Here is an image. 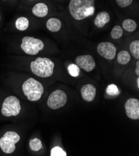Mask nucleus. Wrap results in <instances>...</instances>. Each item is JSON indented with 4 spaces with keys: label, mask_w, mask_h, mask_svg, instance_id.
<instances>
[{
    "label": "nucleus",
    "mask_w": 139,
    "mask_h": 156,
    "mask_svg": "<svg viewBox=\"0 0 139 156\" xmlns=\"http://www.w3.org/2000/svg\"><path fill=\"white\" fill-rule=\"evenodd\" d=\"M69 10L74 19L83 20L94 14L95 0H71Z\"/></svg>",
    "instance_id": "f257e3e1"
},
{
    "label": "nucleus",
    "mask_w": 139,
    "mask_h": 156,
    "mask_svg": "<svg viewBox=\"0 0 139 156\" xmlns=\"http://www.w3.org/2000/svg\"><path fill=\"white\" fill-rule=\"evenodd\" d=\"M30 68L35 75L41 78H48L53 74L54 63L48 58L38 57L31 62Z\"/></svg>",
    "instance_id": "f03ea898"
},
{
    "label": "nucleus",
    "mask_w": 139,
    "mask_h": 156,
    "mask_svg": "<svg viewBox=\"0 0 139 156\" xmlns=\"http://www.w3.org/2000/svg\"><path fill=\"white\" fill-rule=\"evenodd\" d=\"M24 95L30 101H38L44 93L42 85L33 78L26 80L22 86Z\"/></svg>",
    "instance_id": "7ed1b4c3"
},
{
    "label": "nucleus",
    "mask_w": 139,
    "mask_h": 156,
    "mask_svg": "<svg viewBox=\"0 0 139 156\" xmlns=\"http://www.w3.org/2000/svg\"><path fill=\"white\" fill-rule=\"evenodd\" d=\"M44 48V44L41 39L31 36H25L22 39L21 48L26 54L35 55Z\"/></svg>",
    "instance_id": "20e7f679"
},
{
    "label": "nucleus",
    "mask_w": 139,
    "mask_h": 156,
    "mask_svg": "<svg viewBox=\"0 0 139 156\" xmlns=\"http://www.w3.org/2000/svg\"><path fill=\"white\" fill-rule=\"evenodd\" d=\"M20 141V135L14 131H7L0 138V148L6 154H12L16 150V144Z\"/></svg>",
    "instance_id": "39448f33"
},
{
    "label": "nucleus",
    "mask_w": 139,
    "mask_h": 156,
    "mask_svg": "<svg viewBox=\"0 0 139 156\" xmlns=\"http://www.w3.org/2000/svg\"><path fill=\"white\" fill-rule=\"evenodd\" d=\"M21 106L19 99L15 96H9L5 99L2 107V113L4 116L11 117L18 115Z\"/></svg>",
    "instance_id": "423d86ee"
},
{
    "label": "nucleus",
    "mask_w": 139,
    "mask_h": 156,
    "mask_svg": "<svg viewBox=\"0 0 139 156\" xmlns=\"http://www.w3.org/2000/svg\"><path fill=\"white\" fill-rule=\"evenodd\" d=\"M68 97L66 93L63 90H57L51 93L48 97L47 104L51 109L57 110L66 105Z\"/></svg>",
    "instance_id": "0eeeda50"
},
{
    "label": "nucleus",
    "mask_w": 139,
    "mask_h": 156,
    "mask_svg": "<svg viewBox=\"0 0 139 156\" xmlns=\"http://www.w3.org/2000/svg\"><path fill=\"white\" fill-rule=\"evenodd\" d=\"M98 54L107 60H113L116 55L115 46L110 42H103L99 44L97 48Z\"/></svg>",
    "instance_id": "6e6552de"
},
{
    "label": "nucleus",
    "mask_w": 139,
    "mask_h": 156,
    "mask_svg": "<svg viewBox=\"0 0 139 156\" xmlns=\"http://www.w3.org/2000/svg\"><path fill=\"white\" fill-rule=\"evenodd\" d=\"M75 64L80 69L87 72L93 70L96 67V62L90 55H82L78 56L75 59Z\"/></svg>",
    "instance_id": "1a4fd4ad"
},
{
    "label": "nucleus",
    "mask_w": 139,
    "mask_h": 156,
    "mask_svg": "<svg viewBox=\"0 0 139 156\" xmlns=\"http://www.w3.org/2000/svg\"><path fill=\"white\" fill-rule=\"evenodd\" d=\"M126 115L131 119H139V101L136 98L129 99L125 104Z\"/></svg>",
    "instance_id": "9d476101"
},
{
    "label": "nucleus",
    "mask_w": 139,
    "mask_h": 156,
    "mask_svg": "<svg viewBox=\"0 0 139 156\" xmlns=\"http://www.w3.org/2000/svg\"><path fill=\"white\" fill-rule=\"evenodd\" d=\"M81 96L86 102H91L94 101L96 95V88L91 84H87L81 89Z\"/></svg>",
    "instance_id": "9b49d317"
},
{
    "label": "nucleus",
    "mask_w": 139,
    "mask_h": 156,
    "mask_svg": "<svg viewBox=\"0 0 139 156\" xmlns=\"http://www.w3.org/2000/svg\"><path fill=\"white\" fill-rule=\"evenodd\" d=\"M48 7L43 3L36 4L32 8L33 14L38 18H44L48 14Z\"/></svg>",
    "instance_id": "f8f14e48"
},
{
    "label": "nucleus",
    "mask_w": 139,
    "mask_h": 156,
    "mask_svg": "<svg viewBox=\"0 0 139 156\" xmlns=\"http://www.w3.org/2000/svg\"><path fill=\"white\" fill-rule=\"evenodd\" d=\"M110 15L106 11L100 12L94 20V24L98 28H102L104 26L110 21Z\"/></svg>",
    "instance_id": "ddd939ff"
},
{
    "label": "nucleus",
    "mask_w": 139,
    "mask_h": 156,
    "mask_svg": "<svg viewBox=\"0 0 139 156\" xmlns=\"http://www.w3.org/2000/svg\"><path fill=\"white\" fill-rule=\"evenodd\" d=\"M46 27L51 32H57L61 28V22L57 18H51L47 21V23H46Z\"/></svg>",
    "instance_id": "4468645a"
},
{
    "label": "nucleus",
    "mask_w": 139,
    "mask_h": 156,
    "mask_svg": "<svg viewBox=\"0 0 139 156\" xmlns=\"http://www.w3.org/2000/svg\"><path fill=\"white\" fill-rule=\"evenodd\" d=\"M29 25V21L28 19L26 17H20L18 18L16 22H15V26L16 28L20 30V31H24L26 30Z\"/></svg>",
    "instance_id": "2eb2a0df"
},
{
    "label": "nucleus",
    "mask_w": 139,
    "mask_h": 156,
    "mask_svg": "<svg viewBox=\"0 0 139 156\" xmlns=\"http://www.w3.org/2000/svg\"><path fill=\"white\" fill-rule=\"evenodd\" d=\"M130 60V54L126 51H122L117 55V61L121 65H127Z\"/></svg>",
    "instance_id": "dca6fc26"
},
{
    "label": "nucleus",
    "mask_w": 139,
    "mask_h": 156,
    "mask_svg": "<svg viewBox=\"0 0 139 156\" xmlns=\"http://www.w3.org/2000/svg\"><path fill=\"white\" fill-rule=\"evenodd\" d=\"M122 27L127 32L132 33L136 30L137 25L134 20L131 19H127L123 21Z\"/></svg>",
    "instance_id": "f3484780"
},
{
    "label": "nucleus",
    "mask_w": 139,
    "mask_h": 156,
    "mask_svg": "<svg viewBox=\"0 0 139 156\" xmlns=\"http://www.w3.org/2000/svg\"><path fill=\"white\" fill-rule=\"evenodd\" d=\"M132 55L136 59L139 58V41L136 40L132 41L129 46Z\"/></svg>",
    "instance_id": "a211bd4d"
},
{
    "label": "nucleus",
    "mask_w": 139,
    "mask_h": 156,
    "mask_svg": "<svg viewBox=\"0 0 139 156\" xmlns=\"http://www.w3.org/2000/svg\"><path fill=\"white\" fill-rule=\"evenodd\" d=\"M29 147L31 150H32L33 151L35 152H37L41 150L42 147L41 140H39L38 138L31 139L29 141Z\"/></svg>",
    "instance_id": "6ab92c4d"
},
{
    "label": "nucleus",
    "mask_w": 139,
    "mask_h": 156,
    "mask_svg": "<svg viewBox=\"0 0 139 156\" xmlns=\"http://www.w3.org/2000/svg\"><path fill=\"white\" fill-rule=\"evenodd\" d=\"M123 35V29L122 28L117 25L113 27L111 33V37L113 39H118L120 38Z\"/></svg>",
    "instance_id": "aec40b11"
},
{
    "label": "nucleus",
    "mask_w": 139,
    "mask_h": 156,
    "mask_svg": "<svg viewBox=\"0 0 139 156\" xmlns=\"http://www.w3.org/2000/svg\"><path fill=\"white\" fill-rule=\"evenodd\" d=\"M69 73L73 77L78 76L80 73V68L76 64H70L68 67Z\"/></svg>",
    "instance_id": "412c9836"
},
{
    "label": "nucleus",
    "mask_w": 139,
    "mask_h": 156,
    "mask_svg": "<svg viewBox=\"0 0 139 156\" xmlns=\"http://www.w3.org/2000/svg\"><path fill=\"white\" fill-rule=\"evenodd\" d=\"M106 92L108 95H111V96L118 95L120 93L117 85H115L114 84L109 85V86H108L107 88Z\"/></svg>",
    "instance_id": "4be33fe9"
},
{
    "label": "nucleus",
    "mask_w": 139,
    "mask_h": 156,
    "mask_svg": "<svg viewBox=\"0 0 139 156\" xmlns=\"http://www.w3.org/2000/svg\"><path fill=\"white\" fill-rule=\"evenodd\" d=\"M67 153L59 146H56L51 151V156H66Z\"/></svg>",
    "instance_id": "5701e85b"
},
{
    "label": "nucleus",
    "mask_w": 139,
    "mask_h": 156,
    "mask_svg": "<svg viewBox=\"0 0 139 156\" xmlns=\"http://www.w3.org/2000/svg\"><path fill=\"white\" fill-rule=\"evenodd\" d=\"M115 1L120 8H126L132 3L133 0H115Z\"/></svg>",
    "instance_id": "b1692460"
},
{
    "label": "nucleus",
    "mask_w": 139,
    "mask_h": 156,
    "mask_svg": "<svg viewBox=\"0 0 139 156\" xmlns=\"http://www.w3.org/2000/svg\"><path fill=\"white\" fill-rule=\"evenodd\" d=\"M135 73L137 76L139 75V62L137 61V64H136V68H135Z\"/></svg>",
    "instance_id": "393cba45"
},
{
    "label": "nucleus",
    "mask_w": 139,
    "mask_h": 156,
    "mask_svg": "<svg viewBox=\"0 0 139 156\" xmlns=\"http://www.w3.org/2000/svg\"><path fill=\"white\" fill-rule=\"evenodd\" d=\"M137 87L139 88V78H137Z\"/></svg>",
    "instance_id": "a878e982"
},
{
    "label": "nucleus",
    "mask_w": 139,
    "mask_h": 156,
    "mask_svg": "<svg viewBox=\"0 0 139 156\" xmlns=\"http://www.w3.org/2000/svg\"><path fill=\"white\" fill-rule=\"evenodd\" d=\"M29 1H34V0H29Z\"/></svg>",
    "instance_id": "bb28decb"
},
{
    "label": "nucleus",
    "mask_w": 139,
    "mask_h": 156,
    "mask_svg": "<svg viewBox=\"0 0 139 156\" xmlns=\"http://www.w3.org/2000/svg\"><path fill=\"white\" fill-rule=\"evenodd\" d=\"M0 21H1V16H0Z\"/></svg>",
    "instance_id": "cd10ccee"
},
{
    "label": "nucleus",
    "mask_w": 139,
    "mask_h": 156,
    "mask_svg": "<svg viewBox=\"0 0 139 156\" xmlns=\"http://www.w3.org/2000/svg\"><path fill=\"white\" fill-rule=\"evenodd\" d=\"M3 1H7V0H3Z\"/></svg>",
    "instance_id": "c85d7f7f"
}]
</instances>
